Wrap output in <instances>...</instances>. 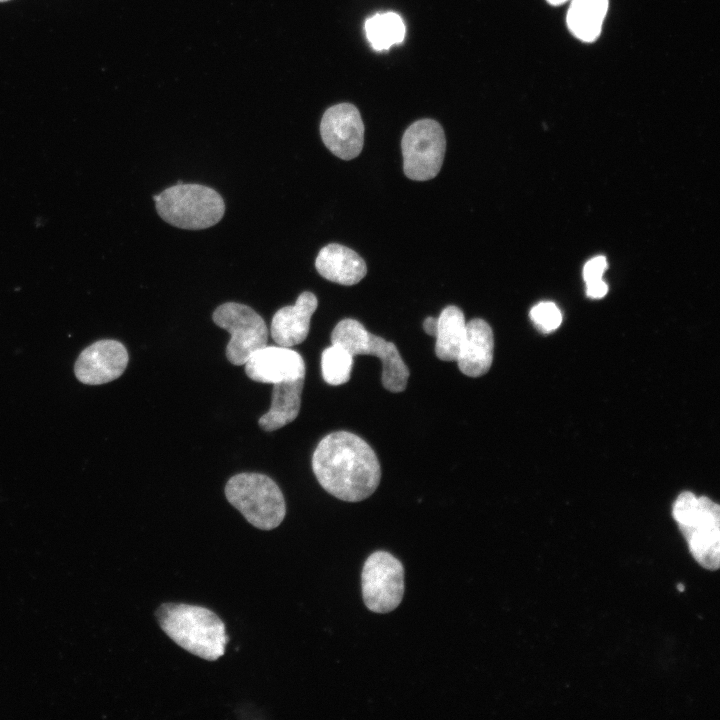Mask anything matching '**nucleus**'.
Instances as JSON below:
<instances>
[{
  "instance_id": "f257e3e1",
  "label": "nucleus",
  "mask_w": 720,
  "mask_h": 720,
  "mask_svg": "<svg viewBox=\"0 0 720 720\" xmlns=\"http://www.w3.org/2000/svg\"><path fill=\"white\" fill-rule=\"evenodd\" d=\"M312 469L328 493L347 502L368 498L381 479L373 449L348 431L332 432L320 440L312 456Z\"/></svg>"
},
{
  "instance_id": "f03ea898",
  "label": "nucleus",
  "mask_w": 720,
  "mask_h": 720,
  "mask_svg": "<svg viewBox=\"0 0 720 720\" xmlns=\"http://www.w3.org/2000/svg\"><path fill=\"white\" fill-rule=\"evenodd\" d=\"M155 614L160 628L184 650L208 661L225 653L228 642L225 624L208 608L163 603Z\"/></svg>"
},
{
  "instance_id": "7ed1b4c3",
  "label": "nucleus",
  "mask_w": 720,
  "mask_h": 720,
  "mask_svg": "<svg viewBox=\"0 0 720 720\" xmlns=\"http://www.w3.org/2000/svg\"><path fill=\"white\" fill-rule=\"evenodd\" d=\"M672 515L687 541L693 558L715 571L720 561V508L707 496L684 491L676 498Z\"/></svg>"
},
{
  "instance_id": "20e7f679",
  "label": "nucleus",
  "mask_w": 720,
  "mask_h": 720,
  "mask_svg": "<svg viewBox=\"0 0 720 720\" xmlns=\"http://www.w3.org/2000/svg\"><path fill=\"white\" fill-rule=\"evenodd\" d=\"M158 215L168 224L188 230L206 229L217 224L225 212L221 195L211 187L182 183L153 195Z\"/></svg>"
},
{
  "instance_id": "39448f33",
  "label": "nucleus",
  "mask_w": 720,
  "mask_h": 720,
  "mask_svg": "<svg viewBox=\"0 0 720 720\" xmlns=\"http://www.w3.org/2000/svg\"><path fill=\"white\" fill-rule=\"evenodd\" d=\"M228 502L254 527L272 530L286 514L283 494L274 480L260 473H240L225 486Z\"/></svg>"
},
{
  "instance_id": "423d86ee",
  "label": "nucleus",
  "mask_w": 720,
  "mask_h": 720,
  "mask_svg": "<svg viewBox=\"0 0 720 720\" xmlns=\"http://www.w3.org/2000/svg\"><path fill=\"white\" fill-rule=\"evenodd\" d=\"M331 343L356 355L376 356L382 363V384L391 392L406 388L409 370L394 343L368 332L355 319L346 318L337 323L331 334Z\"/></svg>"
},
{
  "instance_id": "0eeeda50",
  "label": "nucleus",
  "mask_w": 720,
  "mask_h": 720,
  "mask_svg": "<svg viewBox=\"0 0 720 720\" xmlns=\"http://www.w3.org/2000/svg\"><path fill=\"white\" fill-rule=\"evenodd\" d=\"M401 149L403 170L409 179H432L439 173L445 155L444 130L435 120H418L404 132Z\"/></svg>"
},
{
  "instance_id": "6e6552de",
  "label": "nucleus",
  "mask_w": 720,
  "mask_h": 720,
  "mask_svg": "<svg viewBox=\"0 0 720 720\" xmlns=\"http://www.w3.org/2000/svg\"><path fill=\"white\" fill-rule=\"evenodd\" d=\"M212 318L217 326L230 333L226 357L234 365H244L255 351L267 345L266 323L247 305L226 302L216 308Z\"/></svg>"
},
{
  "instance_id": "1a4fd4ad",
  "label": "nucleus",
  "mask_w": 720,
  "mask_h": 720,
  "mask_svg": "<svg viewBox=\"0 0 720 720\" xmlns=\"http://www.w3.org/2000/svg\"><path fill=\"white\" fill-rule=\"evenodd\" d=\"M361 580L363 600L370 611L388 613L401 603L404 568L389 552H373L363 565Z\"/></svg>"
},
{
  "instance_id": "9d476101",
  "label": "nucleus",
  "mask_w": 720,
  "mask_h": 720,
  "mask_svg": "<svg viewBox=\"0 0 720 720\" xmlns=\"http://www.w3.org/2000/svg\"><path fill=\"white\" fill-rule=\"evenodd\" d=\"M320 134L325 146L337 157H357L364 143V124L359 110L350 103L328 108L321 119Z\"/></svg>"
},
{
  "instance_id": "9b49d317",
  "label": "nucleus",
  "mask_w": 720,
  "mask_h": 720,
  "mask_svg": "<svg viewBox=\"0 0 720 720\" xmlns=\"http://www.w3.org/2000/svg\"><path fill=\"white\" fill-rule=\"evenodd\" d=\"M128 364V352L119 341L94 342L78 356L74 373L83 384L101 385L119 378Z\"/></svg>"
},
{
  "instance_id": "f8f14e48",
  "label": "nucleus",
  "mask_w": 720,
  "mask_h": 720,
  "mask_svg": "<svg viewBox=\"0 0 720 720\" xmlns=\"http://www.w3.org/2000/svg\"><path fill=\"white\" fill-rule=\"evenodd\" d=\"M247 376L260 383L275 384L305 377L302 356L290 347L264 346L246 361Z\"/></svg>"
},
{
  "instance_id": "ddd939ff",
  "label": "nucleus",
  "mask_w": 720,
  "mask_h": 720,
  "mask_svg": "<svg viewBox=\"0 0 720 720\" xmlns=\"http://www.w3.org/2000/svg\"><path fill=\"white\" fill-rule=\"evenodd\" d=\"M318 306L316 296L302 292L295 304L280 308L271 321L270 333L279 346L292 347L302 343L308 336L310 321Z\"/></svg>"
},
{
  "instance_id": "4468645a",
  "label": "nucleus",
  "mask_w": 720,
  "mask_h": 720,
  "mask_svg": "<svg viewBox=\"0 0 720 720\" xmlns=\"http://www.w3.org/2000/svg\"><path fill=\"white\" fill-rule=\"evenodd\" d=\"M493 351L494 338L489 324L480 318L467 322L465 337L456 359L459 370L469 377L484 375L491 367Z\"/></svg>"
},
{
  "instance_id": "2eb2a0df",
  "label": "nucleus",
  "mask_w": 720,
  "mask_h": 720,
  "mask_svg": "<svg viewBox=\"0 0 720 720\" xmlns=\"http://www.w3.org/2000/svg\"><path fill=\"white\" fill-rule=\"evenodd\" d=\"M317 272L338 284L354 285L367 273L365 261L354 250L336 243L324 246L315 260Z\"/></svg>"
},
{
  "instance_id": "dca6fc26",
  "label": "nucleus",
  "mask_w": 720,
  "mask_h": 720,
  "mask_svg": "<svg viewBox=\"0 0 720 720\" xmlns=\"http://www.w3.org/2000/svg\"><path fill=\"white\" fill-rule=\"evenodd\" d=\"M304 378L273 384L270 409L259 418L265 431H274L292 422L298 416Z\"/></svg>"
},
{
  "instance_id": "f3484780",
  "label": "nucleus",
  "mask_w": 720,
  "mask_h": 720,
  "mask_svg": "<svg viewBox=\"0 0 720 720\" xmlns=\"http://www.w3.org/2000/svg\"><path fill=\"white\" fill-rule=\"evenodd\" d=\"M608 0H571L566 23L570 32L583 42L595 41L608 11Z\"/></svg>"
},
{
  "instance_id": "a211bd4d",
  "label": "nucleus",
  "mask_w": 720,
  "mask_h": 720,
  "mask_svg": "<svg viewBox=\"0 0 720 720\" xmlns=\"http://www.w3.org/2000/svg\"><path fill=\"white\" fill-rule=\"evenodd\" d=\"M465 332L466 321L462 310L454 305L444 308L437 318L436 356L443 361H456Z\"/></svg>"
},
{
  "instance_id": "6ab92c4d",
  "label": "nucleus",
  "mask_w": 720,
  "mask_h": 720,
  "mask_svg": "<svg viewBox=\"0 0 720 720\" xmlns=\"http://www.w3.org/2000/svg\"><path fill=\"white\" fill-rule=\"evenodd\" d=\"M365 32L372 48L383 51L403 42L406 28L399 14L385 12L368 18L365 22Z\"/></svg>"
},
{
  "instance_id": "aec40b11",
  "label": "nucleus",
  "mask_w": 720,
  "mask_h": 720,
  "mask_svg": "<svg viewBox=\"0 0 720 720\" xmlns=\"http://www.w3.org/2000/svg\"><path fill=\"white\" fill-rule=\"evenodd\" d=\"M354 357L342 346L333 344L321 355V372L324 381L330 385L346 383L351 376Z\"/></svg>"
},
{
  "instance_id": "412c9836",
  "label": "nucleus",
  "mask_w": 720,
  "mask_h": 720,
  "mask_svg": "<svg viewBox=\"0 0 720 720\" xmlns=\"http://www.w3.org/2000/svg\"><path fill=\"white\" fill-rule=\"evenodd\" d=\"M530 318L542 333L555 331L562 323V314L557 305L550 301L540 302L530 310Z\"/></svg>"
},
{
  "instance_id": "4be33fe9",
  "label": "nucleus",
  "mask_w": 720,
  "mask_h": 720,
  "mask_svg": "<svg viewBox=\"0 0 720 720\" xmlns=\"http://www.w3.org/2000/svg\"><path fill=\"white\" fill-rule=\"evenodd\" d=\"M607 267V261L604 256H596L590 259L583 268V278L585 282L602 279V275Z\"/></svg>"
},
{
  "instance_id": "5701e85b",
  "label": "nucleus",
  "mask_w": 720,
  "mask_h": 720,
  "mask_svg": "<svg viewBox=\"0 0 720 720\" xmlns=\"http://www.w3.org/2000/svg\"><path fill=\"white\" fill-rule=\"evenodd\" d=\"M608 292V286L602 279L586 283V294L592 299H600Z\"/></svg>"
},
{
  "instance_id": "b1692460",
  "label": "nucleus",
  "mask_w": 720,
  "mask_h": 720,
  "mask_svg": "<svg viewBox=\"0 0 720 720\" xmlns=\"http://www.w3.org/2000/svg\"><path fill=\"white\" fill-rule=\"evenodd\" d=\"M423 328L428 335L435 337L437 332V318L427 317L423 322Z\"/></svg>"
},
{
  "instance_id": "393cba45",
  "label": "nucleus",
  "mask_w": 720,
  "mask_h": 720,
  "mask_svg": "<svg viewBox=\"0 0 720 720\" xmlns=\"http://www.w3.org/2000/svg\"><path fill=\"white\" fill-rule=\"evenodd\" d=\"M546 1L553 6H558V5L564 4L568 0H546Z\"/></svg>"
},
{
  "instance_id": "a878e982",
  "label": "nucleus",
  "mask_w": 720,
  "mask_h": 720,
  "mask_svg": "<svg viewBox=\"0 0 720 720\" xmlns=\"http://www.w3.org/2000/svg\"><path fill=\"white\" fill-rule=\"evenodd\" d=\"M677 588H678V590H680L681 592L684 590V586H683V584H681V583L678 584Z\"/></svg>"
},
{
  "instance_id": "bb28decb",
  "label": "nucleus",
  "mask_w": 720,
  "mask_h": 720,
  "mask_svg": "<svg viewBox=\"0 0 720 720\" xmlns=\"http://www.w3.org/2000/svg\"><path fill=\"white\" fill-rule=\"evenodd\" d=\"M4 1H8V0H0V2H4Z\"/></svg>"
}]
</instances>
